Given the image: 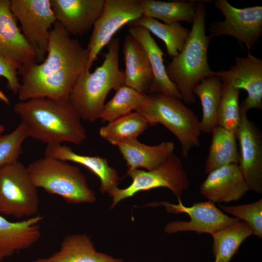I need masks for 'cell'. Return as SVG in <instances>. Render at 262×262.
Returning <instances> with one entry per match:
<instances>
[{"instance_id": "cell-15", "label": "cell", "mask_w": 262, "mask_h": 262, "mask_svg": "<svg viewBox=\"0 0 262 262\" xmlns=\"http://www.w3.org/2000/svg\"><path fill=\"white\" fill-rule=\"evenodd\" d=\"M56 21L70 35L89 32L100 16L105 0H50Z\"/></svg>"}, {"instance_id": "cell-26", "label": "cell", "mask_w": 262, "mask_h": 262, "mask_svg": "<svg viewBox=\"0 0 262 262\" xmlns=\"http://www.w3.org/2000/svg\"><path fill=\"white\" fill-rule=\"evenodd\" d=\"M142 16L158 19L166 24L184 21L193 23L196 12V0L164 1L138 0Z\"/></svg>"}, {"instance_id": "cell-11", "label": "cell", "mask_w": 262, "mask_h": 262, "mask_svg": "<svg viewBox=\"0 0 262 262\" xmlns=\"http://www.w3.org/2000/svg\"><path fill=\"white\" fill-rule=\"evenodd\" d=\"M213 4L225 18L211 25L210 38L229 35L244 44L248 50L251 49L262 34V7L238 8L226 0H216Z\"/></svg>"}, {"instance_id": "cell-33", "label": "cell", "mask_w": 262, "mask_h": 262, "mask_svg": "<svg viewBox=\"0 0 262 262\" xmlns=\"http://www.w3.org/2000/svg\"><path fill=\"white\" fill-rule=\"evenodd\" d=\"M220 209L250 227L253 234L262 237V199L253 203L237 206L219 205Z\"/></svg>"}, {"instance_id": "cell-24", "label": "cell", "mask_w": 262, "mask_h": 262, "mask_svg": "<svg viewBox=\"0 0 262 262\" xmlns=\"http://www.w3.org/2000/svg\"><path fill=\"white\" fill-rule=\"evenodd\" d=\"M212 140L204 165L205 173L230 164H238L239 152L233 133L218 126L212 131Z\"/></svg>"}, {"instance_id": "cell-34", "label": "cell", "mask_w": 262, "mask_h": 262, "mask_svg": "<svg viewBox=\"0 0 262 262\" xmlns=\"http://www.w3.org/2000/svg\"><path fill=\"white\" fill-rule=\"evenodd\" d=\"M19 66L0 54V77L7 81V88L16 94L20 86L17 75Z\"/></svg>"}, {"instance_id": "cell-7", "label": "cell", "mask_w": 262, "mask_h": 262, "mask_svg": "<svg viewBox=\"0 0 262 262\" xmlns=\"http://www.w3.org/2000/svg\"><path fill=\"white\" fill-rule=\"evenodd\" d=\"M37 188L18 160L0 167V213L20 219L37 214Z\"/></svg>"}, {"instance_id": "cell-17", "label": "cell", "mask_w": 262, "mask_h": 262, "mask_svg": "<svg viewBox=\"0 0 262 262\" xmlns=\"http://www.w3.org/2000/svg\"><path fill=\"white\" fill-rule=\"evenodd\" d=\"M10 0H0V54L19 68L35 61L34 52L17 25Z\"/></svg>"}, {"instance_id": "cell-22", "label": "cell", "mask_w": 262, "mask_h": 262, "mask_svg": "<svg viewBox=\"0 0 262 262\" xmlns=\"http://www.w3.org/2000/svg\"><path fill=\"white\" fill-rule=\"evenodd\" d=\"M128 167V171L139 168L153 170L174 154V143L163 142L159 144L148 146L137 139L129 140L117 145Z\"/></svg>"}, {"instance_id": "cell-5", "label": "cell", "mask_w": 262, "mask_h": 262, "mask_svg": "<svg viewBox=\"0 0 262 262\" xmlns=\"http://www.w3.org/2000/svg\"><path fill=\"white\" fill-rule=\"evenodd\" d=\"M26 167L31 180L37 188L59 196L69 204L92 203L96 201L94 192L77 166L44 156Z\"/></svg>"}, {"instance_id": "cell-6", "label": "cell", "mask_w": 262, "mask_h": 262, "mask_svg": "<svg viewBox=\"0 0 262 262\" xmlns=\"http://www.w3.org/2000/svg\"><path fill=\"white\" fill-rule=\"evenodd\" d=\"M135 112L149 125L160 123L171 131L180 141L184 157L199 146L200 120L181 99L162 94L148 95L145 104Z\"/></svg>"}, {"instance_id": "cell-1", "label": "cell", "mask_w": 262, "mask_h": 262, "mask_svg": "<svg viewBox=\"0 0 262 262\" xmlns=\"http://www.w3.org/2000/svg\"><path fill=\"white\" fill-rule=\"evenodd\" d=\"M88 59L87 49L56 21L49 32L45 60L40 64L32 61L18 70L22 77L19 100L47 98L68 101L76 81L85 71Z\"/></svg>"}, {"instance_id": "cell-28", "label": "cell", "mask_w": 262, "mask_h": 262, "mask_svg": "<svg viewBox=\"0 0 262 262\" xmlns=\"http://www.w3.org/2000/svg\"><path fill=\"white\" fill-rule=\"evenodd\" d=\"M128 25L139 26L147 29L164 43L167 52L172 57L182 50L190 33V30L183 27L179 22L166 24L144 16L130 22Z\"/></svg>"}, {"instance_id": "cell-36", "label": "cell", "mask_w": 262, "mask_h": 262, "mask_svg": "<svg viewBox=\"0 0 262 262\" xmlns=\"http://www.w3.org/2000/svg\"><path fill=\"white\" fill-rule=\"evenodd\" d=\"M4 127L3 125L0 124V136L1 135L2 132L4 131Z\"/></svg>"}, {"instance_id": "cell-9", "label": "cell", "mask_w": 262, "mask_h": 262, "mask_svg": "<svg viewBox=\"0 0 262 262\" xmlns=\"http://www.w3.org/2000/svg\"><path fill=\"white\" fill-rule=\"evenodd\" d=\"M11 11L35 55L43 62L47 54L50 28L56 21L50 0H10Z\"/></svg>"}, {"instance_id": "cell-19", "label": "cell", "mask_w": 262, "mask_h": 262, "mask_svg": "<svg viewBox=\"0 0 262 262\" xmlns=\"http://www.w3.org/2000/svg\"><path fill=\"white\" fill-rule=\"evenodd\" d=\"M128 31L145 50L152 68L153 79L148 93L162 94L181 99L180 93L167 76L164 63V53L149 31L139 26H129Z\"/></svg>"}, {"instance_id": "cell-31", "label": "cell", "mask_w": 262, "mask_h": 262, "mask_svg": "<svg viewBox=\"0 0 262 262\" xmlns=\"http://www.w3.org/2000/svg\"><path fill=\"white\" fill-rule=\"evenodd\" d=\"M240 92V89L223 83L222 95L217 115V126L235 135L241 120Z\"/></svg>"}, {"instance_id": "cell-32", "label": "cell", "mask_w": 262, "mask_h": 262, "mask_svg": "<svg viewBox=\"0 0 262 262\" xmlns=\"http://www.w3.org/2000/svg\"><path fill=\"white\" fill-rule=\"evenodd\" d=\"M28 137V128L22 121L11 133L0 136V167L18 161L22 144Z\"/></svg>"}, {"instance_id": "cell-18", "label": "cell", "mask_w": 262, "mask_h": 262, "mask_svg": "<svg viewBox=\"0 0 262 262\" xmlns=\"http://www.w3.org/2000/svg\"><path fill=\"white\" fill-rule=\"evenodd\" d=\"M43 219V216L37 214L11 222L0 215V262L36 243L41 237L40 223Z\"/></svg>"}, {"instance_id": "cell-14", "label": "cell", "mask_w": 262, "mask_h": 262, "mask_svg": "<svg viewBox=\"0 0 262 262\" xmlns=\"http://www.w3.org/2000/svg\"><path fill=\"white\" fill-rule=\"evenodd\" d=\"M223 83L244 89L247 94L240 108L246 112L262 109V60L248 51L246 57H235V64L228 70L214 72Z\"/></svg>"}, {"instance_id": "cell-35", "label": "cell", "mask_w": 262, "mask_h": 262, "mask_svg": "<svg viewBox=\"0 0 262 262\" xmlns=\"http://www.w3.org/2000/svg\"><path fill=\"white\" fill-rule=\"evenodd\" d=\"M0 99L7 104H9V99L1 91H0Z\"/></svg>"}, {"instance_id": "cell-4", "label": "cell", "mask_w": 262, "mask_h": 262, "mask_svg": "<svg viewBox=\"0 0 262 262\" xmlns=\"http://www.w3.org/2000/svg\"><path fill=\"white\" fill-rule=\"evenodd\" d=\"M119 39L113 38L102 64L92 72L84 71L73 87L68 101L84 121L99 119L109 92L125 84L124 72L119 67Z\"/></svg>"}, {"instance_id": "cell-2", "label": "cell", "mask_w": 262, "mask_h": 262, "mask_svg": "<svg viewBox=\"0 0 262 262\" xmlns=\"http://www.w3.org/2000/svg\"><path fill=\"white\" fill-rule=\"evenodd\" d=\"M14 110L27 125L30 137L47 145H79L86 138L82 119L68 101L33 98L16 103Z\"/></svg>"}, {"instance_id": "cell-21", "label": "cell", "mask_w": 262, "mask_h": 262, "mask_svg": "<svg viewBox=\"0 0 262 262\" xmlns=\"http://www.w3.org/2000/svg\"><path fill=\"white\" fill-rule=\"evenodd\" d=\"M122 51L125 63L124 85L147 94L153 75L145 50L138 42L128 34L125 37Z\"/></svg>"}, {"instance_id": "cell-3", "label": "cell", "mask_w": 262, "mask_h": 262, "mask_svg": "<svg viewBox=\"0 0 262 262\" xmlns=\"http://www.w3.org/2000/svg\"><path fill=\"white\" fill-rule=\"evenodd\" d=\"M206 1L196 0L195 17L188 38L182 50L165 66L170 80L185 104L193 103L194 87L203 80L214 75L208 62L211 38L206 34Z\"/></svg>"}, {"instance_id": "cell-8", "label": "cell", "mask_w": 262, "mask_h": 262, "mask_svg": "<svg viewBox=\"0 0 262 262\" xmlns=\"http://www.w3.org/2000/svg\"><path fill=\"white\" fill-rule=\"evenodd\" d=\"M132 179V183L127 188L116 187L110 194L113 197L111 209L121 200L131 197L138 192L159 187L170 189L180 198L182 193L189 187V182L181 160L175 154L171 155L157 168L149 171L139 169L127 173Z\"/></svg>"}, {"instance_id": "cell-29", "label": "cell", "mask_w": 262, "mask_h": 262, "mask_svg": "<svg viewBox=\"0 0 262 262\" xmlns=\"http://www.w3.org/2000/svg\"><path fill=\"white\" fill-rule=\"evenodd\" d=\"M146 118L137 112L115 119L100 128L99 135L112 145L137 139L148 127Z\"/></svg>"}, {"instance_id": "cell-10", "label": "cell", "mask_w": 262, "mask_h": 262, "mask_svg": "<svg viewBox=\"0 0 262 262\" xmlns=\"http://www.w3.org/2000/svg\"><path fill=\"white\" fill-rule=\"evenodd\" d=\"M142 16V10L138 0H105L86 48L88 59L85 71H90L99 52L117 31Z\"/></svg>"}, {"instance_id": "cell-25", "label": "cell", "mask_w": 262, "mask_h": 262, "mask_svg": "<svg viewBox=\"0 0 262 262\" xmlns=\"http://www.w3.org/2000/svg\"><path fill=\"white\" fill-rule=\"evenodd\" d=\"M223 91V83L216 75L208 77L196 84L193 93L199 98L202 114L200 131L209 133L217 126V115Z\"/></svg>"}, {"instance_id": "cell-30", "label": "cell", "mask_w": 262, "mask_h": 262, "mask_svg": "<svg viewBox=\"0 0 262 262\" xmlns=\"http://www.w3.org/2000/svg\"><path fill=\"white\" fill-rule=\"evenodd\" d=\"M148 95L123 85L116 90L113 98L105 103L99 119L102 123L110 122L136 111L146 102Z\"/></svg>"}, {"instance_id": "cell-13", "label": "cell", "mask_w": 262, "mask_h": 262, "mask_svg": "<svg viewBox=\"0 0 262 262\" xmlns=\"http://www.w3.org/2000/svg\"><path fill=\"white\" fill-rule=\"evenodd\" d=\"M240 109V123L235 134L240 145L238 166L249 190L262 193V135Z\"/></svg>"}, {"instance_id": "cell-27", "label": "cell", "mask_w": 262, "mask_h": 262, "mask_svg": "<svg viewBox=\"0 0 262 262\" xmlns=\"http://www.w3.org/2000/svg\"><path fill=\"white\" fill-rule=\"evenodd\" d=\"M252 234L249 226L238 219L212 233L214 262H230L242 243Z\"/></svg>"}, {"instance_id": "cell-20", "label": "cell", "mask_w": 262, "mask_h": 262, "mask_svg": "<svg viewBox=\"0 0 262 262\" xmlns=\"http://www.w3.org/2000/svg\"><path fill=\"white\" fill-rule=\"evenodd\" d=\"M44 156L72 162L82 165L97 176L100 181V191L110 195L117 187L119 180L116 169L109 165L107 158L79 154L70 147L62 144L47 145Z\"/></svg>"}, {"instance_id": "cell-12", "label": "cell", "mask_w": 262, "mask_h": 262, "mask_svg": "<svg viewBox=\"0 0 262 262\" xmlns=\"http://www.w3.org/2000/svg\"><path fill=\"white\" fill-rule=\"evenodd\" d=\"M179 203L173 204L165 201L152 203V205H162L171 213H183L189 215V221H176L167 224L164 231L167 233L195 231L197 234L209 233L226 228L238 219L229 216L210 201L196 203L190 207L185 206L180 198Z\"/></svg>"}, {"instance_id": "cell-16", "label": "cell", "mask_w": 262, "mask_h": 262, "mask_svg": "<svg viewBox=\"0 0 262 262\" xmlns=\"http://www.w3.org/2000/svg\"><path fill=\"white\" fill-rule=\"evenodd\" d=\"M249 190L237 164H228L211 171L199 188L201 195L214 203L237 201Z\"/></svg>"}, {"instance_id": "cell-23", "label": "cell", "mask_w": 262, "mask_h": 262, "mask_svg": "<svg viewBox=\"0 0 262 262\" xmlns=\"http://www.w3.org/2000/svg\"><path fill=\"white\" fill-rule=\"evenodd\" d=\"M33 262H124L96 250L92 242L85 234L69 235L65 237L60 249L47 258Z\"/></svg>"}]
</instances>
